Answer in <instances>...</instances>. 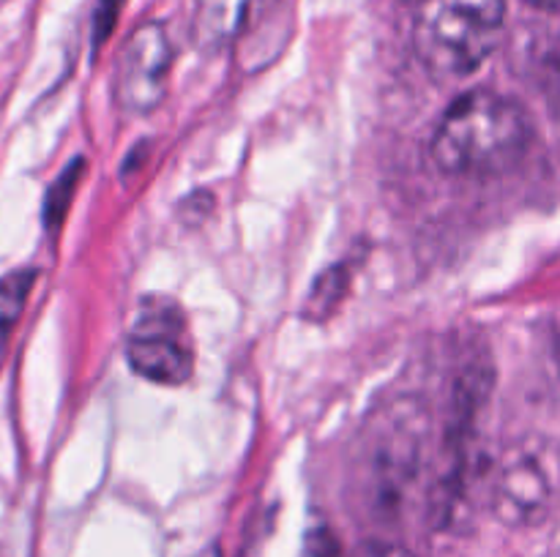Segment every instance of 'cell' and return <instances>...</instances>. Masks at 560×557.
Returning <instances> with one entry per match:
<instances>
[{
  "mask_svg": "<svg viewBox=\"0 0 560 557\" xmlns=\"http://www.w3.org/2000/svg\"><path fill=\"white\" fill-rule=\"evenodd\" d=\"M534 140L528 109L503 93L474 87L452 102L430 140L435 167L457 178L512 169Z\"/></svg>",
  "mask_w": 560,
  "mask_h": 557,
  "instance_id": "obj_1",
  "label": "cell"
},
{
  "mask_svg": "<svg viewBox=\"0 0 560 557\" xmlns=\"http://www.w3.org/2000/svg\"><path fill=\"white\" fill-rule=\"evenodd\" d=\"M506 0H424L413 25L421 63L435 80L470 76L501 42Z\"/></svg>",
  "mask_w": 560,
  "mask_h": 557,
  "instance_id": "obj_2",
  "label": "cell"
},
{
  "mask_svg": "<svg viewBox=\"0 0 560 557\" xmlns=\"http://www.w3.org/2000/svg\"><path fill=\"white\" fill-rule=\"evenodd\" d=\"M129 366L159 386H184L195 369L186 317L170 298H142L126 336Z\"/></svg>",
  "mask_w": 560,
  "mask_h": 557,
  "instance_id": "obj_3",
  "label": "cell"
},
{
  "mask_svg": "<svg viewBox=\"0 0 560 557\" xmlns=\"http://www.w3.org/2000/svg\"><path fill=\"white\" fill-rule=\"evenodd\" d=\"M175 49L162 22H142L124 44L115 69V98L126 115H148L164 102Z\"/></svg>",
  "mask_w": 560,
  "mask_h": 557,
  "instance_id": "obj_4",
  "label": "cell"
},
{
  "mask_svg": "<svg viewBox=\"0 0 560 557\" xmlns=\"http://www.w3.org/2000/svg\"><path fill=\"white\" fill-rule=\"evenodd\" d=\"M370 478L386 502L397 500L416 478L421 453V413L413 402L388 407L381 426L372 429Z\"/></svg>",
  "mask_w": 560,
  "mask_h": 557,
  "instance_id": "obj_5",
  "label": "cell"
},
{
  "mask_svg": "<svg viewBox=\"0 0 560 557\" xmlns=\"http://www.w3.org/2000/svg\"><path fill=\"white\" fill-rule=\"evenodd\" d=\"M552 500V478L541 453L517 448L503 457L492 491V508L514 528L536 524L545 519Z\"/></svg>",
  "mask_w": 560,
  "mask_h": 557,
  "instance_id": "obj_6",
  "label": "cell"
},
{
  "mask_svg": "<svg viewBox=\"0 0 560 557\" xmlns=\"http://www.w3.org/2000/svg\"><path fill=\"white\" fill-rule=\"evenodd\" d=\"M249 0H195V38L206 49H219L238 36Z\"/></svg>",
  "mask_w": 560,
  "mask_h": 557,
  "instance_id": "obj_7",
  "label": "cell"
},
{
  "mask_svg": "<svg viewBox=\"0 0 560 557\" xmlns=\"http://www.w3.org/2000/svg\"><path fill=\"white\" fill-rule=\"evenodd\" d=\"M33 284H36V271H14L0 278V366H3L11 331L20 322Z\"/></svg>",
  "mask_w": 560,
  "mask_h": 557,
  "instance_id": "obj_8",
  "label": "cell"
},
{
  "mask_svg": "<svg viewBox=\"0 0 560 557\" xmlns=\"http://www.w3.org/2000/svg\"><path fill=\"white\" fill-rule=\"evenodd\" d=\"M348 284L350 273L345 271L342 265L328 268V271L317 278L315 287H312L310 300H306V317H310V320H326V317L339 306Z\"/></svg>",
  "mask_w": 560,
  "mask_h": 557,
  "instance_id": "obj_9",
  "label": "cell"
},
{
  "mask_svg": "<svg viewBox=\"0 0 560 557\" xmlns=\"http://www.w3.org/2000/svg\"><path fill=\"white\" fill-rule=\"evenodd\" d=\"M82 167H85L82 158H77V162H71L69 167L60 173V178L49 186L47 202H44V222H47L49 233H55L58 224L66 218V211H69L71 205V197H74L77 186H80L82 180Z\"/></svg>",
  "mask_w": 560,
  "mask_h": 557,
  "instance_id": "obj_10",
  "label": "cell"
},
{
  "mask_svg": "<svg viewBox=\"0 0 560 557\" xmlns=\"http://www.w3.org/2000/svg\"><path fill=\"white\" fill-rule=\"evenodd\" d=\"M541 93L552 118L560 120V33L541 60Z\"/></svg>",
  "mask_w": 560,
  "mask_h": 557,
  "instance_id": "obj_11",
  "label": "cell"
},
{
  "mask_svg": "<svg viewBox=\"0 0 560 557\" xmlns=\"http://www.w3.org/2000/svg\"><path fill=\"white\" fill-rule=\"evenodd\" d=\"M120 5H124V0H98V5H96V44H102L104 38L113 33L115 20H118V14H120Z\"/></svg>",
  "mask_w": 560,
  "mask_h": 557,
  "instance_id": "obj_12",
  "label": "cell"
},
{
  "mask_svg": "<svg viewBox=\"0 0 560 557\" xmlns=\"http://www.w3.org/2000/svg\"><path fill=\"white\" fill-rule=\"evenodd\" d=\"M353 557H410V552L386 541H370V544H361Z\"/></svg>",
  "mask_w": 560,
  "mask_h": 557,
  "instance_id": "obj_13",
  "label": "cell"
},
{
  "mask_svg": "<svg viewBox=\"0 0 560 557\" xmlns=\"http://www.w3.org/2000/svg\"><path fill=\"white\" fill-rule=\"evenodd\" d=\"M528 3L541 11H560V0H528Z\"/></svg>",
  "mask_w": 560,
  "mask_h": 557,
  "instance_id": "obj_14",
  "label": "cell"
}]
</instances>
